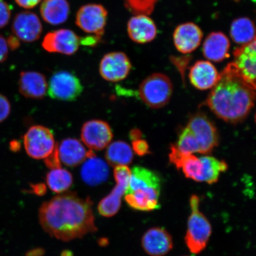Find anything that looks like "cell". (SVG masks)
Here are the masks:
<instances>
[{"instance_id":"cell-39","label":"cell","mask_w":256,"mask_h":256,"mask_svg":"<svg viewBox=\"0 0 256 256\" xmlns=\"http://www.w3.org/2000/svg\"><path fill=\"white\" fill-rule=\"evenodd\" d=\"M130 138L133 140H138L142 136V132L138 130H133L130 133Z\"/></svg>"},{"instance_id":"cell-26","label":"cell","mask_w":256,"mask_h":256,"mask_svg":"<svg viewBox=\"0 0 256 256\" xmlns=\"http://www.w3.org/2000/svg\"><path fill=\"white\" fill-rule=\"evenodd\" d=\"M230 36L234 42L244 44L256 39L254 22L247 18L234 20L230 30Z\"/></svg>"},{"instance_id":"cell-14","label":"cell","mask_w":256,"mask_h":256,"mask_svg":"<svg viewBox=\"0 0 256 256\" xmlns=\"http://www.w3.org/2000/svg\"><path fill=\"white\" fill-rule=\"evenodd\" d=\"M82 140L89 148L102 150L108 146L113 138V134L108 124L100 120L87 122L82 127Z\"/></svg>"},{"instance_id":"cell-11","label":"cell","mask_w":256,"mask_h":256,"mask_svg":"<svg viewBox=\"0 0 256 256\" xmlns=\"http://www.w3.org/2000/svg\"><path fill=\"white\" fill-rule=\"evenodd\" d=\"M80 38L68 28H62L48 33L42 44L44 49L48 52L60 53L72 56L78 50Z\"/></svg>"},{"instance_id":"cell-7","label":"cell","mask_w":256,"mask_h":256,"mask_svg":"<svg viewBox=\"0 0 256 256\" xmlns=\"http://www.w3.org/2000/svg\"><path fill=\"white\" fill-rule=\"evenodd\" d=\"M131 175L130 170L126 166L115 167L114 177L116 182V186L111 193L102 200L98 206V212L104 217H112L116 215L121 206L122 198L129 186Z\"/></svg>"},{"instance_id":"cell-33","label":"cell","mask_w":256,"mask_h":256,"mask_svg":"<svg viewBox=\"0 0 256 256\" xmlns=\"http://www.w3.org/2000/svg\"><path fill=\"white\" fill-rule=\"evenodd\" d=\"M133 150L138 155L142 156L149 152L148 144L146 140H136L132 142Z\"/></svg>"},{"instance_id":"cell-42","label":"cell","mask_w":256,"mask_h":256,"mask_svg":"<svg viewBox=\"0 0 256 256\" xmlns=\"http://www.w3.org/2000/svg\"><path fill=\"white\" fill-rule=\"evenodd\" d=\"M234 1H235V2H239V1H240V0H234Z\"/></svg>"},{"instance_id":"cell-5","label":"cell","mask_w":256,"mask_h":256,"mask_svg":"<svg viewBox=\"0 0 256 256\" xmlns=\"http://www.w3.org/2000/svg\"><path fill=\"white\" fill-rule=\"evenodd\" d=\"M172 85L168 76L155 73L146 78L140 84L139 94L148 106L158 108L164 106L170 99Z\"/></svg>"},{"instance_id":"cell-35","label":"cell","mask_w":256,"mask_h":256,"mask_svg":"<svg viewBox=\"0 0 256 256\" xmlns=\"http://www.w3.org/2000/svg\"><path fill=\"white\" fill-rule=\"evenodd\" d=\"M102 37L96 36V35H91V36L80 38V44L83 46H94L100 42Z\"/></svg>"},{"instance_id":"cell-28","label":"cell","mask_w":256,"mask_h":256,"mask_svg":"<svg viewBox=\"0 0 256 256\" xmlns=\"http://www.w3.org/2000/svg\"><path fill=\"white\" fill-rule=\"evenodd\" d=\"M73 182L71 172L65 169H52L46 176V183L51 190L62 194L72 186Z\"/></svg>"},{"instance_id":"cell-25","label":"cell","mask_w":256,"mask_h":256,"mask_svg":"<svg viewBox=\"0 0 256 256\" xmlns=\"http://www.w3.org/2000/svg\"><path fill=\"white\" fill-rule=\"evenodd\" d=\"M105 156L108 164L114 167L129 165L134 158L130 146L120 140L110 144L108 147Z\"/></svg>"},{"instance_id":"cell-29","label":"cell","mask_w":256,"mask_h":256,"mask_svg":"<svg viewBox=\"0 0 256 256\" xmlns=\"http://www.w3.org/2000/svg\"><path fill=\"white\" fill-rule=\"evenodd\" d=\"M178 168H182L186 177L199 182L202 172V164L200 158L193 155H184L179 162Z\"/></svg>"},{"instance_id":"cell-31","label":"cell","mask_w":256,"mask_h":256,"mask_svg":"<svg viewBox=\"0 0 256 256\" xmlns=\"http://www.w3.org/2000/svg\"><path fill=\"white\" fill-rule=\"evenodd\" d=\"M12 10L8 2L0 0V28L6 26L10 20Z\"/></svg>"},{"instance_id":"cell-1","label":"cell","mask_w":256,"mask_h":256,"mask_svg":"<svg viewBox=\"0 0 256 256\" xmlns=\"http://www.w3.org/2000/svg\"><path fill=\"white\" fill-rule=\"evenodd\" d=\"M39 219L44 231L63 242L97 231L92 200L72 192L57 195L42 204Z\"/></svg>"},{"instance_id":"cell-30","label":"cell","mask_w":256,"mask_h":256,"mask_svg":"<svg viewBox=\"0 0 256 256\" xmlns=\"http://www.w3.org/2000/svg\"><path fill=\"white\" fill-rule=\"evenodd\" d=\"M178 151L184 155H191L195 152H200V146L191 131L186 127L179 138L178 145Z\"/></svg>"},{"instance_id":"cell-24","label":"cell","mask_w":256,"mask_h":256,"mask_svg":"<svg viewBox=\"0 0 256 256\" xmlns=\"http://www.w3.org/2000/svg\"><path fill=\"white\" fill-rule=\"evenodd\" d=\"M70 12L67 0H44L40 7L42 18L51 25L64 24L68 19Z\"/></svg>"},{"instance_id":"cell-16","label":"cell","mask_w":256,"mask_h":256,"mask_svg":"<svg viewBox=\"0 0 256 256\" xmlns=\"http://www.w3.org/2000/svg\"><path fill=\"white\" fill-rule=\"evenodd\" d=\"M203 38L202 31L194 23L179 25L174 34V46L179 52L188 54L196 50Z\"/></svg>"},{"instance_id":"cell-38","label":"cell","mask_w":256,"mask_h":256,"mask_svg":"<svg viewBox=\"0 0 256 256\" xmlns=\"http://www.w3.org/2000/svg\"><path fill=\"white\" fill-rule=\"evenodd\" d=\"M32 190H34V194L38 195H44L46 192V187L44 184H36L32 186Z\"/></svg>"},{"instance_id":"cell-23","label":"cell","mask_w":256,"mask_h":256,"mask_svg":"<svg viewBox=\"0 0 256 256\" xmlns=\"http://www.w3.org/2000/svg\"><path fill=\"white\" fill-rule=\"evenodd\" d=\"M230 42L222 32H212L208 35L203 44V53L208 60L222 62L228 56Z\"/></svg>"},{"instance_id":"cell-36","label":"cell","mask_w":256,"mask_h":256,"mask_svg":"<svg viewBox=\"0 0 256 256\" xmlns=\"http://www.w3.org/2000/svg\"><path fill=\"white\" fill-rule=\"evenodd\" d=\"M18 6L25 9H31L40 4L41 0H14Z\"/></svg>"},{"instance_id":"cell-37","label":"cell","mask_w":256,"mask_h":256,"mask_svg":"<svg viewBox=\"0 0 256 256\" xmlns=\"http://www.w3.org/2000/svg\"><path fill=\"white\" fill-rule=\"evenodd\" d=\"M7 42L8 48L12 50H16L20 46V41L18 38L14 36L8 37Z\"/></svg>"},{"instance_id":"cell-9","label":"cell","mask_w":256,"mask_h":256,"mask_svg":"<svg viewBox=\"0 0 256 256\" xmlns=\"http://www.w3.org/2000/svg\"><path fill=\"white\" fill-rule=\"evenodd\" d=\"M108 12L102 4L82 6L76 12V24L86 33L102 37L104 34Z\"/></svg>"},{"instance_id":"cell-18","label":"cell","mask_w":256,"mask_h":256,"mask_svg":"<svg viewBox=\"0 0 256 256\" xmlns=\"http://www.w3.org/2000/svg\"><path fill=\"white\" fill-rule=\"evenodd\" d=\"M128 33L130 39L138 44H146L155 39L158 30L154 22L143 14L134 16L128 23Z\"/></svg>"},{"instance_id":"cell-3","label":"cell","mask_w":256,"mask_h":256,"mask_svg":"<svg viewBox=\"0 0 256 256\" xmlns=\"http://www.w3.org/2000/svg\"><path fill=\"white\" fill-rule=\"evenodd\" d=\"M160 180L154 172L140 167L131 170L129 186L124 199L134 209L150 211L158 209Z\"/></svg>"},{"instance_id":"cell-22","label":"cell","mask_w":256,"mask_h":256,"mask_svg":"<svg viewBox=\"0 0 256 256\" xmlns=\"http://www.w3.org/2000/svg\"><path fill=\"white\" fill-rule=\"evenodd\" d=\"M218 78L219 74L216 67L206 60H200L195 63L190 74L192 84L201 90L212 88Z\"/></svg>"},{"instance_id":"cell-19","label":"cell","mask_w":256,"mask_h":256,"mask_svg":"<svg viewBox=\"0 0 256 256\" xmlns=\"http://www.w3.org/2000/svg\"><path fill=\"white\" fill-rule=\"evenodd\" d=\"M46 76L40 72H24L20 75L19 92L24 97L40 99L44 97L48 90Z\"/></svg>"},{"instance_id":"cell-41","label":"cell","mask_w":256,"mask_h":256,"mask_svg":"<svg viewBox=\"0 0 256 256\" xmlns=\"http://www.w3.org/2000/svg\"><path fill=\"white\" fill-rule=\"evenodd\" d=\"M62 256H72V252L68 250L64 251L62 254Z\"/></svg>"},{"instance_id":"cell-17","label":"cell","mask_w":256,"mask_h":256,"mask_svg":"<svg viewBox=\"0 0 256 256\" xmlns=\"http://www.w3.org/2000/svg\"><path fill=\"white\" fill-rule=\"evenodd\" d=\"M142 248L152 256H163L171 250L174 246L172 238L164 228H152L142 236Z\"/></svg>"},{"instance_id":"cell-27","label":"cell","mask_w":256,"mask_h":256,"mask_svg":"<svg viewBox=\"0 0 256 256\" xmlns=\"http://www.w3.org/2000/svg\"><path fill=\"white\" fill-rule=\"evenodd\" d=\"M200 159L202 164V172L199 182H206L209 184L216 183L218 180L220 174L228 168L225 162L212 156H202Z\"/></svg>"},{"instance_id":"cell-20","label":"cell","mask_w":256,"mask_h":256,"mask_svg":"<svg viewBox=\"0 0 256 256\" xmlns=\"http://www.w3.org/2000/svg\"><path fill=\"white\" fill-rule=\"evenodd\" d=\"M58 153L60 161L68 167H76L88 156L94 155L92 152H87L84 146L74 138L64 140L58 146Z\"/></svg>"},{"instance_id":"cell-6","label":"cell","mask_w":256,"mask_h":256,"mask_svg":"<svg viewBox=\"0 0 256 256\" xmlns=\"http://www.w3.org/2000/svg\"><path fill=\"white\" fill-rule=\"evenodd\" d=\"M26 151L34 159L46 158L56 148L52 131L40 126H32L24 136Z\"/></svg>"},{"instance_id":"cell-13","label":"cell","mask_w":256,"mask_h":256,"mask_svg":"<svg viewBox=\"0 0 256 256\" xmlns=\"http://www.w3.org/2000/svg\"><path fill=\"white\" fill-rule=\"evenodd\" d=\"M12 28L16 38L26 43L39 40L43 30L40 18L30 11L22 12L16 14Z\"/></svg>"},{"instance_id":"cell-2","label":"cell","mask_w":256,"mask_h":256,"mask_svg":"<svg viewBox=\"0 0 256 256\" xmlns=\"http://www.w3.org/2000/svg\"><path fill=\"white\" fill-rule=\"evenodd\" d=\"M255 90L231 63L219 74L206 103L220 119L238 123L247 117L254 107Z\"/></svg>"},{"instance_id":"cell-40","label":"cell","mask_w":256,"mask_h":256,"mask_svg":"<svg viewBox=\"0 0 256 256\" xmlns=\"http://www.w3.org/2000/svg\"><path fill=\"white\" fill-rule=\"evenodd\" d=\"M43 254V250L41 249L33 250L28 252L26 256H40Z\"/></svg>"},{"instance_id":"cell-12","label":"cell","mask_w":256,"mask_h":256,"mask_svg":"<svg viewBox=\"0 0 256 256\" xmlns=\"http://www.w3.org/2000/svg\"><path fill=\"white\" fill-rule=\"evenodd\" d=\"M131 67L129 58L126 54L113 52L106 54L102 59L99 72L106 81L118 82L126 78Z\"/></svg>"},{"instance_id":"cell-8","label":"cell","mask_w":256,"mask_h":256,"mask_svg":"<svg viewBox=\"0 0 256 256\" xmlns=\"http://www.w3.org/2000/svg\"><path fill=\"white\" fill-rule=\"evenodd\" d=\"M80 80L68 72H57L51 76L48 94L56 100L72 101L79 97L82 92Z\"/></svg>"},{"instance_id":"cell-21","label":"cell","mask_w":256,"mask_h":256,"mask_svg":"<svg viewBox=\"0 0 256 256\" xmlns=\"http://www.w3.org/2000/svg\"><path fill=\"white\" fill-rule=\"evenodd\" d=\"M110 175V168L104 160L92 155L86 158L81 170L82 180L89 186L104 183Z\"/></svg>"},{"instance_id":"cell-4","label":"cell","mask_w":256,"mask_h":256,"mask_svg":"<svg viewBox=\"0 0 256 256\" xmlns=\"http://www.w3.org/2000/svg\"><path fill=\"white\" fill-rule=\"evenodd\" d=\"M191 214L188 218L185 242L190 251L200 254L208 244L211 234V226L200 210V199L196 195L190 198Z\"/></svg>"},{"instance_id":"cell-15","label":"cell","mask_w":256,"mask_h":256,"mask_svg":"<svg viewBox=\"0 0 256 256\" xmlns=\"http://www.w3.org/2000/svg\"><path fill=\"white\" fill-rule=\"evenodd\" d=\"M256 39L248 44H242L234 52V65L243 79L256 88Z\"/></svg>"},{"instance_id":"cell-34","label":"cell","mask_w":256,"mask_h":256,"mask_svg":"<svg viewBox=\"0 0 256 256\" xmlns=\"http://www.w3.org/2000/svg\"><path fill=\"white\" fill-rule=\"evenodd\" d=\"M8 50L7 40L0 34V63L4 62L8 59Z\"/></svg>"},{"instance_id":"cell-32","label":"cell","mask_w":256,"mask_h":256,"mask_svg":"<svg viewBox=\"0 0 256 256\" xmlns=\"http://www.w3.org/2000/svg\"><path fill=\"white\" fill-rule=\"evenodd\" d=\"M10 111L11 106L8 99L0 94V122L7 119Z\"/></svg>"},{"instance_id":"cell-10","label":"cell","mask_w":256,"mask_h":256,"mask_svg":"<svg viewBox=\"0 0 256 256\" xmlns=\"http://www.w3.org/2000/svg\"><path fill=\"white\" fill-rule=\"evenodd\" d=\"M193 134L200 146L201 154L212 151L218 142V136L215 126L204 114H198L192 116L186 126Z\"/></svg>"}]
</instances>
